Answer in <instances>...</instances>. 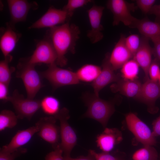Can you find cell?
I'll return each instance as SVG.
<instances>
[{"label": "cell", "mask_w": 160, "mask_h": 160, "mask_svg": "<svg viewBox=\"0 0 160 160\" xmlns=\"http://www.w3.org/2000/svg\"><path fill=\"white\" fill-rule=\"evenodd\" d=\"M89 152L93 155L95 160H125L122 155L117 152L97 153L92 150H89Z\"/></svg>", "instance_id": "4dcf8cb0"}, {"label": "cell", "mask_w": 160, "mask_h": 160, "mask_svg": "<svg viewBox=\"0 0 160 160\" xmlns=\"http://www.w3.org/2000/svg\"><path fill=\"white\" fill-rule=\"evenodd\" d=\"M60 122L61 142L60 145L64 156H70L71 152L77 142L76 133L68 122L70 118L69 111L64 107L54 116Z\"/></svg>", "instance_id": "5b68a950"}, {"label": "cell", "mask_w": 160, "mask_h": 160, "mask_svg": "<svg viewBox=\"0 0 160 160\" xmlns=\"http://www.w3.org/2000/svg\"><path fill=\"white\" fill-rule=\"evenodd\" d=\"M57 120L53 116L42 117L35 125L38 129L39 136L51 144L53 148L60 144V127L56 124Z\"/></svg>", "instance_id": "30bf717a"}, {"label": "cell", "mask_w": 160, "mask_h": 160, "mask_svg": "<svg viewBox=\"0 0 160 160\" xmlns=\"http://www.w3.org/2000/svg\"><path fill=\"white\" fill-rule=\"evenodd\" d=\"M153 135L156 137L160 136V115L152 122Z\"/></svg>", "instance_id": "74e56055"}, {"label": "cell", "mask_w": 160, "mask_h": 160, "mask_svg": "<svg viewBox=\"0 0 160 160\" xmlns=\"http://www.w3.org/2000/svg\"><path fill=\"white\" fill-rule=\"evenodd\" d=\"M142 84L137 79L129 80L121 78L111 85L110 88L114 92H119L127 97H136L140 91Z\"/></svg>", "instance_id": "44dd1931"}, {"label": "cell", "mask_w": 160, "mask_h": 160, "mask_svg": "<svg viewBox=\"0 0 160 160\" xmlns=\"http://www.w3.org/2000/svg\"><path fill=\"white\" fill-rule=\"evenodd\" d=\"M110 54L107 53L102 63L101 71L96 79L91 84L94 93L99 96L100 91L110 83L117 82L121 78L119 74H116L109 61Z\"/></svg>", "instance_id": "4fadbf2b"}, {"label": "cell", "mask_w": 160, "mask_h": 160, "mask_svg": "<svg viewBox=\"0 0 160 160\" xmlns=\"http://www.w3.org/2000/svg\"><path fill=\"white\" fill-rule=\"evenodd\" d=\"M57 59L55 50L50 39L47 35L37 42L33 54L27 58L29 63L36 65L40 63L51 65L56 63Z\"/></svg>", "instance_id": "9c48e42d"}, {"label": "cell", "mask_w": 160, "mask_h": 160, "mask_svg": "<svg viewBox=\"0 0 160 160\" xmlns=\"http://www.w3.org/2000/svg\"><path fill=\"white\" fill-rule=\"evenodd\" d=\"M82 99L87 107L83 117L93 119L106 128L109 119L115 111L114 104L101 99L94 93L89 92L84 93Z\"/></svg>", "instance_id": "7a4b0ae2"}, {"label": "cell", "mask_w": 160, "mask_h": 160, "mask_svg": "<svg viewBox=\"0 0 160 160\" xmlns=\"http://www.w3.org/2000/svg\"><path fill=\"white\" fill-rule=\"evenodd\" d=\"M101 69L102 68L98 65L86 64L79 68L76 73L79 80L92 82L99 75Z\"/></svg>", "instance_id": "603a6c76"}, {"label": "cell", "mask_w": 160, "mask_h": 160, "mask_svg": "<svg viewBox=\"0 0 160 160\" xmlns=\"http://www.w3.org/2000/svg\"><path fill=\"white\" fill-rule=\"evenodd\" d=\"M127 125L136 139L144 146L155 145L156 137L148 126L134 113H129L125 116Z\"/></svg>", "instance_id": "ba28073f"}, {"label": "cell", "mask_w": 160, "mask_h": 160, "mask_svg": "<svg viewBox=\"0 0 160 160\" xmlns=\"http://www.w3.org/2000/svg\"><path fill=\"white\" fill-rule=\"evenodd\" d=\"M140 42L141 38L137 34H132L125 37V45L133 57L140 47Z\"/></svg>", "instance_id": "f546056e"}, {"label": "cell", "mask_w": 160, "mask_h": 160, "mask_svg": "<svg viewBox=\"0 0 160 160\" xmlns=\"http://www.w3.org/2000/svg\"><path fill=\"white\" fill-rule=\"evenodd\" d=\"M153 44V55L154 59L160 64V37L151 40Z\"/></svg>", "instance_id": "d590c367"}, {"label": "cell", "mask_w": 160, "mask_h": 160, "mask_svg": "<svg viewBox=\"0 0 160 160\" xmlns=\"http://www.w3.org/2000/svg\"><path fill=\"white\" fill-rule=\"evenodd\" d=\"M0 40V48L4 58L11 55L19 40L20 33L17 31L15 27L7 24L6 28L3 29Z\"/></svg>", "instance_id": "ffe728a7"}, {"label": "cell", "mask_w": 160, "mask_h": 160, "mask_svg": "<svg viewBox=\"0 0 160 160\" xmlns=\"http://www.w3.org/2000/svg\"><path fill=\"white\" fill-rule=\"evenodd\" d=\"M70 18L62 9L50 7L39 19L28 27L29 29L49 28H50L69 22Z\"/></svg>", "instance_id": "8fae6325"}, {"label": "cell", "mask_w": 160, "mask_h": 160, "mask_svg": "<svg viewBox=\"0 0 160 160\" xmlns=\"http://www.w3.org/2000/svg\"><path fill=\"white\" fill-rule=\"evenodd\" d=\"M155 0H136L137 7L144 13H149L152 7L154 5Z\"/></svg>", "instance_id": "836d02e7"}, {"label": "cell", "mask_w": 160, "mask_h": 160, "mask_svg": "<svg viewBox=\"0 0 160 160\" xmlns=\"http://www.w3.org/2000/svg\"><path fill=\"white\" fill-rule=\"evenodd\" d=\"M38 132V129L36 125L25 129L19 130L10 142L1 148L0 150L6 152H12L28 143Z\"/></svg>", "instance_id": "d6986e66"}, {"label": "cell", "mask_w": 160, "mask_h": 160, "mask_svg": "<svg viewBox=\"0 0 160 160\" xmlns=\"http://www.w3.org/2000/svg\"><path fill=\"white\" fill-rule=\"evenodd\" d=\"M149 14L154 15L156 16L155 21L160 23V4L153 5Z\"/></svg>", "instance_id": "f35d334b"}, {"label": "cell", "mask_w": 160, "mask_h": 160, "mask_svg": "<svg viewBox=\"0 0 160 160\" xmlns=\"http://www.w3.org/2000/svg\"><path fill=\"white\" fill-rule=\"evenodd\" d=\"M41 100L27 97L15 89L8 101L12 104L18 119L26 118L30 121L35 113L41 108Z\"/></svg>", "instance_id": "52a82bcc"}, {"label": "cell", "mask_w": 160, "mask_h": 160, "mask_svg": "<svg viewBox=\"0 0 160 160\" xmlns=\"http://www.w3.org/2000/svg\"><path fill=\"white\" fill-rule=\"evenodd\" d=\"M159 97L160 85L158 81L149 79L142 84L139 93L135 98L147 105L150 113H155L158 110L155 106V102Z\"/></svg>", "instance_id": "7c38bea8"}, {"label": "cell", "mask_w": 160, "mask_h": 160, "mask_svg": "<svg viewBox=\"0 0 160 160\" xmlns=\"http://www.w3.org/2000/svg\"><path fill=\"white\" fill-rule=\"evenodd\" d=\"M36 65L29 63L27 58L20 59L17 65L16 76L22 80L27 97L33 99L42 87L40 75L35 69Z\"/></svg>", "instance_id": "3957f363"}, {"label": "cell", "mask_w": 160, "mask_h": 160, "mask_svg": "<svg viewBox=\"0 0 160 160\" xmlns=\"http://www.w3.org/2000/svg\"><path fill=\"white\" fill-rule=\"evenodd\" d=\"M158 82L159 84V85H160V76L158 79Z\"/></svg>", "instance_id": "60d3db41"}, {"label": "cell", "mask_w": 160, "mask_h": 160, "mask_svg": "<svg viewBox=\"0 0 160 160\" xmlns=\"http://www.w3.org/2000/svg\"><path fill=\"white\" fill-rule=\"evenodd\" d=\"M7 2L10 16L8 23L14 27L16 23L26 20L31 9H35L38 7L35 2H30L25 0H8Z\"/></svg>", "instance_id": "9a60e30c"}, {"label": "cell", "mask_w": 160, "mask_h": 160, "mask_svg": "<svg viewBox=\"0 0 160 160\" xmlns=\"http://www.w3.org/2000/svg\"><path fill=\"white\" fill-rule=\"evenodd\" d=\"M92 1L91 0H68L62 9L66 12L71 18L75 11L78 8L83 7Z\"/></svg>", "instance_id": "f1b7e54d"}, {"label": "cell", "mask_w": 160, "mask_h": 160, "mask_svg": "<svg viewBox=\"0 0 160 160\" xmlns=\"http://www.w3.org/2000/svg\"><path fill=\"white\" fill-rule=\"evenodd\" d=\"M40 107L44 112L49 116H55L60 110L59 100L51 95L46 96L41 100Z\"/></svg>", "instance_id": "cb8c5ba5"}, {"label": "cell", "mask_w": 160, "mask_h": 160, "mask_svg": "<svg viewBox=\"0 0 160 160\" xmlns=\"http://www.w3.org/2000/svg\"><path fill=\"white\" fill-rule=\"evenodd\" d=\"M132 158L133 160H158V154L153 146H144L134 153Z\"/></svg>", "instance_id": "4316f807"}, {"label": "cell", "mask_w": 160, "mask_h": 160, "mask_svg": "<svg viewBox=\"0 0 160 160\" xmlns=\"http://www.w3.org/2000/svg\"><path fill=\"white\" fill-rule=\"evenodd\" d=\"M139 66L133 58L126 62L121 68L122 78L129 80L137 79Z\"/></svg>", "instance_id": "484cf974"}, {"label": "cell", "mask_w": 160, "mask_h": 160, "mask_svg": "<svg viewBox=\"0 0 160 160\" xmlns=\"http://www.w3.org/2000/svg\"><path fill=\"white\" fill-rule=\"evenodd\" d=\"M160 64L154 59L152 60L148 69V75L150 79L158 81L160 76Z\"/></svg>", "instance_id": "d6a6232c"}, {"label": "cell", "mask_w": 160, "mask_h": 160, "mask_svg": "<svg viewBox=\"0 0 160 160\" xmlns=\"http://www.w3.org/2000/svg\"><path fill=\"white\" fill-rule=\"evenodd\" d=\"M149 40L143 36L141 38L140 47L132 58L143 69L145 81L150 79L148 69L152 61L153 55V49L149 44Z\"/></svg>", "instance_id": "ac0fdd59"}, {"label": "cell", "mask_w": 160, "mask_h": 160, "mask_svg": "<svg viewBox=\"0 0 160 160\" xmlns=\"http://www.w3.org/2000/svg\"><path fill=\"white\" fill-rule=\"evenodd\" d=\"M106 6L113 15V26L118 25L121 22L130 28H136L139 19L131 14V12L136 8L134 4L124 0H109Z\"/></svg>", "instance_id": "277c9868"}, {"label": "cell", "mask_w": 160, "mask_h": 160, "mask_svg": "<svg viewBox=\"0 0 160 160\" xmlns=\"http://www.w3.org/2000/svg\"><path fill=\"white\" fill-rule=\"evenodd\" d=\"M104 9L103 6L94 5L87 10L91 29L87 32V36L92 44L97 43L103 38L101 20Z\"/></svg>", "instance_id": "5bb4252c"}, {"label": "cell", "mask_w": 160, "mask_h": 160, "mask_svg": "<svg viewBox=\"0 0 160 160\" xmlns=\"http://www.w3.org/2000/svg\"><path fill=\"white\" fill-rule=\"evenodd\" d=\"M122 139V133L118 129L105 128L97 137L96 142L97 146L103 152H109Z\"/></svg>", "instance_id": "e0dca14e"}, {"label": "cell", "mask_w": 160, "mask_h": 160, "mask_svg": "<svg viewBox=\"0 0 160 160\" xmlns=\"http://www.w3.org/2000/svg\"><path fill=\"white\" fill-rule=\"evenodd\" d=\"M126 37L122 34L115 44L109 57L110 63L114 71L121 68L133 57L127 47L125 42Z\"/></svg>", "instance_id": "2e32d148"}, {"label": "cell", "mask_w": 160, "mask_h": 160, "mask_svg": "<svg viewBox=\"0 0 160 160\" xmlns=\"http://www.w3.org/2000/svg\"><path fill=\"white\" fill-rule=\"evenodd\" d=\"M64 160H95L93 155L89 152L87 156H81L76 158H73L70 156H63Z\"/></svg>", "instance_id": "ab89813d"}, {"label": "cell", "mask_w": 160, "mask_h": 160, "mask_svg": "<svg viewBox=\"0 0 160 160\" xmlns=\"http://www.w3.org/2000/svg\"><path fill=\"white\" fill-rule=\"evenodd\" d=\"M48 65V68L41 73V75L49 81L54 89L79 83L76 73L59 67L56 63Z\"/></svg>", "instance_id": "8992f818"}, {"label": "cell", "mask_w": 160, "mask_h": 160, "mask_svg": "<svg viewBox=\"0 0 160 160\" xmlns=\"http://www.w3.org/2000/svg\"><path fill=\"white\" fill-rule=\"evenodd\" d=\"M8 85L0 82V99L4 102L8 101L9 96Z\"/></svg>", "instance_id": "8d00e7d4"}, {"label": "cell", "mask_w": 160, "mask_h": 160, "mask_svg": "<svg viewBox=\"0 0 160 160\" xmlns=\"http://www.w3.org/2000/svg\"><path fill=\"white\" fill-rule=\"evenodd\" d=\"M27 152V149L23 147L12 153L6 152L0 150V160H15Z\"/></svg>", "instance_id": "1f68e13d"}, {"label": "cell", "mask_w": 160, "mask_h": 160, "mask_svg": "<svg viewBox=\"0 0 160 160\" xmlns=\"http://www.w3.org/2000/svg\"><path fill=\"white\" fill-rule=\"evenodd\" d=\"M12 59L11 55L4 58L0 62V82L9 85L12 73L15 71V68L9 66V64Z\"/></svg>", "instance_id": "83f0119b"}, {"label": "cell", "mask_w": 160, "mask_h": 160, "mask_svg": "<svg viewBox=\"0 0 160 160\" xmlns=\"http://www.w3.org/2000/svg\"><path fill=\"white\" fill-rule=\"evenodd\" d=\"M136 28L143 36L151 40L160 37V23L153 22L148 18L139 20Z\"/></svg>", "instance_id": "7402d4cb"}, {"label": "cell", "mask_w": 160, "mask_h": 160, "mask_svg": "<svg viewBox=\"0 0 160 160\" xmlns=\"http://www.w3.org/2000/svg\"><path fill=\"white\" fill-rule=\"evenodd\" d=\"M80 33L78 26L69 22L50 28L47 32L46 35L50 39L56 53L57 65L63 67L67 65L65 55L68 52L75 53Z\"/></svg>", "instance_id": "6da1fadb"}, {"label": "cell", "mask_w": 160, "mask_h": 160, "mask_svg": "<svg viewBox=\"0 0 160 160\" xmlns=\"http://www.w3.org/2000/svg\"><path fill=\"white\" fill-rule=\"evenodd\" d=\"M54 150L47 154L45 160H64L62 156L63 151L61 149L60 144L53 148Z\"/></svg>", "instance_id": "e575fe53"}, {"label": "cell", "mask_w": 160, "mask_h": 160, "mask_svg": "<svg viewBox=\"0 0 160 160\" xmlns=\"http://www.w3.org/2000/svg\"><path fill=\"white\" fill-rule=\"evenodd\" d=\"M18 119L16 114L12 111H1L0 113V131L14 127L17 124Z\"/></svg>", "instance_id": "d4e9b609"}]
</instances>
